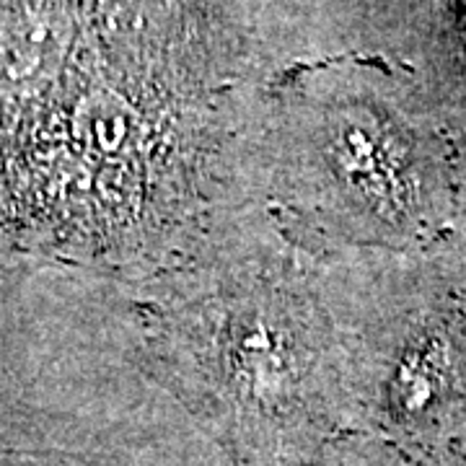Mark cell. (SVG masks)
I'll return each mask as SVG.
<instances>
[{
	"instance_id": "1",
	"label": "cell",
	"mask_w": 466,
	"mask_h": 466,
	"mask_svg": "<svg viewBox=\"0 0 466 466\" xmlns=\"http://www.w3.org/2000/svg\"><path fill=\"white\" fill-rule=\"evenodd\" d=\"M143 352L233 466H309L358 420L319 262L254 202L158 267Z\"/></svg>"
},
{
	"instance_id": "2",
	"label": "cell",
	"mask_w": 466,
	"mask_h": 466,
	"mask_svg": "<svg viewBox=\"0 0 466 466\" xmlns=\"http://www.w3.org/2000/svg\"><path fill=\"white\" fill-rule=\"evenodd\" d=\"M247 195L311 259L428 251L459 231V150L446 135L370 96L332 99L290 119Z\"/></svg>"
},
{
	"instance_id": "3",
	"label": "cell",
	"mask_w": 466,
	"mask_h": 466,
	"mask_svg": "<svg viewBox=\"0 0 466 466\" xmlns=\"http://www.w3.org/2000/svg\"><path fill=\"white\" fill-rule=\"evenodd\" d=\"M358 433L412 466L466 451V247L319 262Z\"/></svg>"
},
{
	"instance_id": "4",
	"label": "cell",
	"mask_w": 466,
	"mask_h": 466,
	"mask_svg": "<svg viewBox=\"0 0 466 466\" xmlns=\"http://www.w3.org/2000/svg\"><path fill=\"white\" fill-rule=\"evenodd\" d=\"M309 466H412L389 449L379 438L366 433H352L339 438Z\"/></svg>"
},
{
	"instance_id": "5",
	"label": "cell",
	"mask_w": 466,
	"mask_h": 466,
	"mask_svg": "<svg viewBox=\"0 0 466 466\" xmlns=\"http://www.w3.org/2000/svg\"><path fill=\"white\" fill-rule=\"evenodd\" d=\"M0 466H122L106 456L66 451H0Z\"/></svg>"
},
{
	"instance_id": "6",
	"label": "cell",
	"mask_w": 466,
	"mask_h": 466,
	"mask_svg": "<svg viewBox=\"0 0 466 466\" xmlns=\"http://www.w3.org/2000/svg\"><path fill=\"white\" fill-rule=\"evenodd\" d=\"M438 466H466V451L456 453V456H451V459H446V461H441Z\"/></svg>"
}]
</instances>
